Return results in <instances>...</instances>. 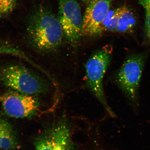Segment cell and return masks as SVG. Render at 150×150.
<instances>
[{"instance_id":"6da1fadb","label":"cell","mask_w":150,"mask_h":150,"mask_svg":"<svg viewBox=\"0 0 150 150\" xmlns=\"http://www.w3.org/2000/svg\"><path fill=\"white\" fill-rule=\"evenodd\" d=\"M27 31L31 45L41 52L53 51L62 41L64 32L59 19L42 7L38 9L30 17Z\"/></svg>"},{"instance_id":"7a4b0ae2","label":"cell","mask_w":150,"mask_h":150,"mask_svg":"<svg viewBox=\"0 0 150 150\" xmlns=\"http://www.w3.org/2000/svg\"><path fill=\"white\" fill-rule=\"evenodd\" d=\"M147 58L144 53L129 56L114 74V82L136 111L139 105L140 82Z\"/></svg>"},{"instance_id":"3957f363","label":"cell","mask_w":150,"mask_h":150,"mask_svg":"<svg viewBox=\"0 0 150 150\" xmlns=\"http://www.w3.org/2000/svg\"><path fill=\"white\" fill-rule=\"evenodd\" d=\"M112 47L106 46L96 52L86 62L85 76L86 86L112 117L115 114L108 104L105 95L103 80L111 61Z\"/></svg>"},{"instance_id":"277c9868","label":"cell","mask_w":150,"mask_h":150,"mask_svg":"<svg viewBox=\"0 0 150 150\" xmlns=\"http://www.w3.org/2000/svg\"><path fill=\"white\" fill-rule=\"evenodd\" d=\"M0 84L13 91L33 96L45 93L47 89L46 84L41 79L19 65L0 68Z\"/></svg>"},{"instance_id":"5b68a950","label":"cell","mask_w":150,"mask_h":150,"mask_svg":"<svg viewBox=\"0 0 150 150\" xmlns=\"http://www.w3.org/2000/svg\"><path fill=\"white\" fill-rule=\"evenodd\" d=\"M59 1V19L67 40L76 45L82 35L83 18L79 4L76 0Z\"/></svg>"},{"instance_id":"8992f818","label":"cell","mask_w":150,"mask_h":150,"mask_svg":"<svg viewBox=\"0 0 150 150\" xmlns=\"http://www.w3.org/2000/svg\"><path fill=\"white\" fill-rule=\"evenodd\" d=\"M0 103L5 113L12 117H31L40 112V103L35 96L13 91L0 95Z\"/></svg>"},{"instance_id":"52a82bcc","label":"cell","mask_w":150,"mask_h":150,"mask_svg":"<svg viewBox=\"0 0 150 150\" xmlns=\"http://www.w3.org/2000/svg\"><path fill=\"white\" fill-rule=\"evenodd\" d=\"M70 129L64 117L45 136L37 141L36 150H72Z\"/></svg>"},{"instance_id":"ba28073f","label":"cell","mask_w":150,"mask_h":150,"mask_svg":"<svg viewBox=\"0 0 150 150\" xmlns=\"http://www.w3.org/2000/svg\"><path fill=\"white\" fill-rule=\"evenodd\" d=\"M113 0H93L89 4L83 18L82 35L93 36L100 34L101 23Z\"/></svg>"},{"instance_id":"9c48e42d","label":"cell","mask_w":150,"mask_h":150,"mask_svg":"<svg viewBox=\"0 0 150 150\" xmlns=\"http://www.w3.org/2000/svg\"><path fill=\"white\" fill-rule=\"evenodd\" d=\"M118 23L115 31L125 33L134 28L136 23V19L133 13L126 6L121 7Z\"/></svg>"},{"instance_id":"30bf717a","label":"cell","mask_w":150,"mask_h":150,"mask_svg":"<svg viewBox=\"0 0 150 150\" xmlns=\"http://www.w3.org/2000/svg\"><path fill=\"white\" fill-rule=\"evenodd\" d=\"M121 9V7L115 9H110L101 24L100 33L105 31H116Z\"/></svg>"},{"instance_id":"8fae6325","label":"cell","mask_w":150,"mask_h":150,"mask_svg":"<svg viewBox=\"0 0 150 150\" xmlns=\"http://www.w3.org/2000/svg\"><path fill=\"white\" fill-rule=\"evenodd\" d=\"M17 139L14 131L8 123L5 127L2 135L0 149L2 150H11L17 147Z\"/></svg>"},{"instance_id":"7c38bea8","label":"cell","mask_w":150,"mask_h":150,"mask_svg":"<svg viewBox=\"0 0 150 150\" xmlns=\"http://www.w3.org/2000/svg\"><path fill=\"white\" fill-rule=\"evenodd\" d=\"M18 0H0V18L8 16L16 7Z\"/></svg>"},{"instance_id":"4fadbf2b","label":"cell","mask_w":150,"mask_h":150,"mask_svg":"<svg viewBox=\"0 0 150 150\" xmlns=\"http://www.w3.org/2000/svg\"><path fill=\"white\" fill-rule=\"evenodd\" d=\"M3 53L14 54L15 55H18L20 56L21 54L20 52L17 50L15 48L11 47L9 46H5L4 45H3V46H1V45H0V54Z\"/></svg>"},{"instance_id":"5bb4252c","label":"cell","mask_w":150,"mask_h":150,"mask_svg":"<svg viewBox=\"0 0 150 150\" xmlns=\"http://www.w3.org/2000/svg\"><path fill=\"white\" fill-rule=\"evenodd\" d=\"M145 20L146 33L150 40V10H146Z\"/></svg>"},{"instance_id":"9a60e30c","label":"cell","mask_w":150,"mask_h":150,"mask_svg":"<svg viewBox=\"0 0 150 150\" xmlns=\"http://www.w3.org/2000/svg\"><path fill=\"white\" fill-rule=\"evenodd\" d=\"M8 122L4 119L0 118V144L2 135L4 130Z\"/></svg>"},{"instance_id":"2e32d148","label":"cell","mask_w":150,"mask_h":150,"mask_svg":"<svg viewBox=\"0 0 150 150\" xmlns=\"http://www.w3.org/2000/svg\"><path fill=\"white\" fill-rule=\"evenodd\" d=\"M139 3L146 10H150V0H138Z\"/></svg>"},{"instance_id":"e0dca14e","label":"cell","mask_w":150,"mask_h":150,"mask_svg":"<svg viewBox=\"0 0 150 150\" xmlns=\"http://www.w3.org/2000/svg\"><path fill=\"white\" fill-rule=\"evenodd\" d=\"M82 1H83L84 3L87 4H89L93 0H82Z\"/></svg>"},{"instance_id":"ac0fdd59","label":"cell","mask_w":150,"mask_h":150,"mask_svg":"<svg viewBox=\"0 0 150 150\" xmlns=\"http://www.w3.org/2000/svg\"><path fill=\"white\" fill-rule=\"evenodd\" d=\"M0 150H1V149H0Z\"/></svg>"}]
</instances>
